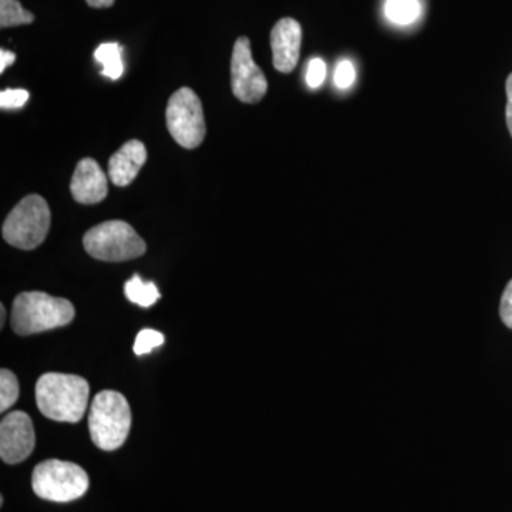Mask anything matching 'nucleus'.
Here are the masks:
<instances>
[{
    "label": "nucleus",
    "instance_id": "obj_1",
    "mask_svg": "<svg viewBox=\"0 0 512 512\" xmlns=\"http://www.w3.org/2000/svg\"><path fill=\"white\" fill-rule=\"evenodd\" d=\"M90 387L86 379L64 373H45L36 384V403L47 419L79 423L86 414Z\"/></svg>",
    "mask_w": 512,
    "mask_h": 512
},
{
    "label": "nucleus",
    "instance_id": "obj_2",
    "mask_svg": "<svg viewBox=\"0 0 512 512\" xmlns=\"http://www.w3.org/2000/svg\"><path fill=\"white\" fill-rule=\"evenodd\" d=\"M76 311L72 302L45 292H23L12 308V329L20 336L36 335L69 325Z\"/></svg>",
    "mask_w": 512,
    "mask_h": 512
},
{
    "label": "nucleus",
    "instance_id": "obj_3",
    "mask_svg": "<svg viewBox=\"0 0 512 512\" xmlns=\"http://www.w3.org/2000/svg\"><path fill=\"white\" fill-rule=\"evenodd\" d=\"M130 429L131 409L126 397L114 390L96 394L89 413L93 443L101 450H117L126 443Z\"/></svg>",
    "mask_w": 512,
    "mask_h": 512
},
{
    "label": "nucleus",
    "instance_id": "obj_4",
    "mask_svg": "<svg viewBox=\"0 0 512 512\" xmlns=\"http://www.w3.org/2000/svg\"><path fill=\"white\" fill-rule=\"evenodd\" d=\"M52 214L45 198L32 194L13 208L3 224L2 234L12 247L32 251L45 242Z\"/></svg>",
    "mask_w": 512,
    "mask_h": 512
},
{
    "label": "nucleus",
    "instance_id": "obj_5",
    "mask_svg": "<svg viewBox=\"0 0 512 512\" xmlns=\"http://www.w3.org/2000/svg\"><path fill=\"white\" fill-rule=\"evenodd\" d=\"M87 254L99 261L123 262L146 254L147 245L136 229L124 221H107L86 232Z\"/></svg>",
    "mask_w": 512,
    "mask_h": 512
},
{
    "label": "nucleus",
    "instance_id": "obj_6",
    "mask_svg": "<svg viewBox=\"0 0 512 512\" xmlns=\"http://www.w3.org/2000/svg\"><path fill=\"white\" fill-rule=\"evenodd\" d=\"M32 488L43 500L70 503L87 493L89 476L82 467L69 461L46 460L33 470Z\"/></svg>",
    "mask_w": 512,
    "mask_h": 512
},
{
    "label": "nucleus",
    "instance_id": "obj_7",
    "mask_svg": "<svg viewBox=\"0 0 512 512\" xmlns=\"http://www.w3.org/2000/svg\"><path fill=\"white\" fill-rule=\"evenodd\" d=\"M167 127L174 140L188 150L204 141L207 133L204 110L194 90L183 87L171 96L167 106Z\"/></svg>",
    "mask_w": 512,
    "mask_h": 512
},
{
    "label": "nucleus",
    "instance_id": "obj_8",
    "mask_svg": "<svg viewBox=\"0 0 512 512\" xmlns=\"http://www.w3.org/2000/svg\"><path fill=\"white\" fill-rule=\"evenodd\" d=\"M231 86L232 93L242 103H258L268 92L265 74L252 59L248 37H239L235 43L231 60Z\"/></svg>",
    "mask_w": 512,
    "mask_h": 512
},
{
    "label": "nucleus",
    "instance_id": "obj_9",
    "mask_svg": "<svg viewBox=\"0 0 512 512\" xmlns=\"http://www.w3.org/2000/svg\"><path fill=\"white\" fill-rule=\"evenodd\" d=\"M36 434L32 419L23 412L6 414L0 423V457L6 464L25 461L35 448Z\"/></svg>",
    "mask_w": 512,
    "mask_h": 512
},
{
    "label": "nucleus",
    "instance_id": "obj_10",
    "mask_svg": "<svg viewBox=\"0 0 512 512\" xmlns=\"http://www.w3.org/2000/svg\"><path fill=\"white\" fill-rule=\"evenodd\" d=\"M302 28L295 19L279 20L271 32L272 59L278 72L291 73L301 56Z\"/></svg>",
    "mask_w": 512,
    "mask_h": 512
},
{
    "label": "nucleus",
    "instance_id": "obj_11",
    "mask_svg": "<svg viewBox=\"0 0 512 512\" xmlns=\"http://www.w3.org/2000/svg\"><path fill=\"white\" fill-rule=\"evenodd\" d=\"M70 191L80 204H99L107 197L109 180L93 158H83L74 170Z\"/></svg>",
    "mask_w": 512,
    "mask_h": 512
},
{
    "label": "nucleus",
    "instance_id": "obj_12",
    "mask_svg": "<svg viewBox=\"0 0 512 512\" xmlns=\"http://www.w3.org/2000/svg\"><path fill=\"white\" fill-rule=\"evenodd\" d=\"M147 150L141 141L131 140L111 156L109 177L117 187H127L136 180L143 165L146 164Z\"/></svg>",
    "mask_w": 512,
    "mask_h": 512
},
{
    "label": "nucleus",
    "instance_id": "obj_13",
    "mask_svg": "<svg viewBox=\"0 0 512 512\" xmlns=\"http://www.w3.org/2000/svg\"><path fill=\"white\" fill-rule=\"evenodd\" d=\"M97 62L103 66L101 74L111 80L120 79L124 72L123 56L119 43H103L94 52Z\"/></svg>",
    "mask_w": 512,
    "mask_h": 512
},
{
    "label": "nucleus",
    "instance_id": "obj_14",
    "mask_svg": "<svg viewBox=\"0 0 512 512\" xmlns=\"http://www.w3.org/2000/svg\"><path fill=\"white\" fill-rule=\"evenodd\" d=\"M421 6L419 0H386L384 15L396 25H412L419 19Z\"/></svg>",
    "mask_w": 512,
    "mask_h": 512
},
{
    "label": "nucleus",
    "instance_id": "obj_15",
    "mask_svg": "<svg viewBox=\"0 0 512 512\" xmlns=\"http://www.w3.org/2000/svg\"><path fill=\"white\" fill-rule=\"evenodd\" d=\"M124 293L130 302L143 308H150L160 299V292L154 282H146L138 275H134L124 286Z\"/></svg>",
    "mask_w": 512,
    "mask_h": 512
},
{
    "label": "nucleus",
    "instance_id": "obj_16",
    "mask_svg": "<svg viewBox=\"0 0 512 512\" xmlns=\"http://www.w3.org/2000/svg\"><path fill=\"white\" fill-rule=\"evenodd\" d=\"M35 20L33 13L23 9L19 0H0V26L2 29L30 25Z\"/></svg>",
    "mask_w": 512,
    "mask_h": 512
},
{
    "label": "nucleus",
    "instance_id": "obj_17",
    "mask_svg": "<svg viewBox=\"0 0 512 512\" xmlns=\"http://www.w3.org/2000/svg\"><path fill=\"white\" fill-rule=\"evenodd\" d=\"M19 399V383L15 373L8 369L0 370V412L5 413L15 406Z\"/></svg>",
    "mask_w": 512,
    "mask_h": 512
},
{
    "label": "nucleus",
    "instance_id": "obj_18",
    "mask_svg": "<svg viewBox=\"0 0 512 512\" xmlns=\"http://www.w3.org/2000/svg\"><path fill=\"white\" fill-rule=\"evenodd\" d=\"M163 333L154 329H144L138 333L136 343H134V353L137 356L147 355L151 350L158 348L164 343Z\"/></svg>",
    "mask_w": 512,
    "mask_h": 512
},
{
    "label": "nucleus",
    "instance_id": "obj_19",
    "mask_svg": "<svg viewBox=\"0 0 512 512\" xmlns=\"http://www.w3.org/2000/svg\"><path fill=\"white\" fill-rule=\"evenodd\" d=\"M30 94L23 89H8L0 93V107L5 110L22 109L28 103Z\"/></svg>",
    "mask_w": 512,
    "mask_h": 512
},
{
    "label": "nucleus",
    "instance_id": "obj_20",
    "mask_svg": "<svg viewBox=\"0 0 512 512\" xmlns=\"http://www.w3.org/2000/svg\"><path fill=\"white\" fill-rule=\"evenodd\" d=\"M356 70L350 60H340L335 70V84L340 90L349 89L355 83Z\"/></svg>",
    "mask_w": 512,
    "mask_h": 512
},
{
    "label": "nucleus",
    "instance_id": "obj_21",
    "mask_svg": "<svg viewBox=\"0 0 512 512\" xmlns=\"http://www.w3.org/2000/svg\"><path fill=\"white\" fill-rule=\"evenodd\" d=\"M326 63L322 59H312L308 64V70H306V83L311 89H318L322 86L326 79Z\"/></svg>",
    "mask_w": 512,
    "mask_h": 512
},
{
    "label": "nucleus",
    "instance_id": "obj_22",
    "mask_svg": "<svg viewBox=\"0 0 512 512\" xmlns=\"http://www.w3.org/2000/svg\"><path fill=\"white\" fill-rule=\"evenodd\" d=\"M500 316L504 325L512 329V279L505 286L503 298H501Z\"/></svg>",
    "mask_w": 512,
    "mask_h": 512
},
{
    "label": "nucleus",
    "instance_id": "obj_23",
    "mask_svg": "<svg viewBox=\"0 0 512 512\" xmlns=\"http://www.w3.org/2000/svg\"><path fill=\"white\" fill-rule=\"evenodd\" d=\"M505 89H507V110H505V117H507L508 130H510L512 136V73L508 76Z\"/></svg>",
    "mask_w": 512,
    "mask_h": 512
},
{
    "label": "nucleus",
    "instance_id": "obj_24",
    "mask_svg": "<svg viewBox=\"0 0 512 512\" xmlns=\"http://www.w3.org/2000/svg\"><path fill=\"white\" fill-rule=\"evenodd\" d=\"M15 60V53L3 49L2 52H0V73L5 72V70L8 69L10 64L15 63Z\"/></svg>",
    "mask_w": 512,
    "mask_h": 512
},
{
    "label": "nucleus",
    "instance_id": "obj_25",
    "mask_svg": "<svg viewBox=\"0 0 512 512\" xmlns=\"http://www.w3.org/2000/svg\"><path fill=\"white\" fill-rule=\"evenodd\" d=\"M87 5L94 9L111 8L114 5V0H86Z\"/></svg>",
    "mask_w": 512,
    "mask_h": 512
},
{
    "label": "nucleus",
    "instance_id": "obj_26",
    "mask_svg": "<svg viewBox=\"0 0 512 512\" xmlns=\"http://www.w3.org/2000/svg\"><path fill=\"white\" fill-rule=\"evenodd\" d=\"M5 320H6V309L5 306L0 305V326H5Z\"/></svg>",
    "mask_w": 512,
    "mask_h": 512
}]
</instances>
